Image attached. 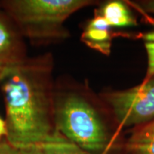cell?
Masks as SVG:
<instances>
[{
  "instance_id": "cell-11",
  "label": "cell",
  "mask_w": 154,
  "mask_h": 154,
  "mask_svg": "<svg viewBox=\"0 0 154 154\" xmlns=\"http://www.w3.org/2000/svg\"><path fill=\"white\" fill-rule=\"evenodd\" d=\"M0 154H19V149L11 146L5 139L0 143Z\"/></svg>"
},
{
  "instance_id": "cell-8",
  "label": "cell",
  "mask_w": 154,
  "mask_h": 154,
  "mask_svg": "<svg viewBox=\"0 0 154 154\" xmlns=\"http://www.w3.org/2000/svg\"><path fill=\"white\" fill-rule=\"evenodd\" d=\"M104 18L111 27H128L138 25L126 4L122 1H109L96 11Z\"/></svg>"
},
{
  "instance_id": "cell-5",
  "label": "cell",
  "mask_w": 154,
  "mask_h": 154,
  "mask_svg": "<svg viewBox=\"0 0 154 154\" xmlns=\"http://www.w3.org/2000/svg\"><path fill=\"white\" fill-rule=\"evenodd\" d=\"M27 57L24 37L0 7V72L7 67L22 62Z\"/></svg>"
},
{
  "instance_id": "cell-14",
  "label": "cell",
  "mask_w": 154,
  "mask_h": 154,
  "mask_svg": "<svg viewBox=\"0 0 154 154\" xmlns=\"http://www.w3.org/2000/svg\"><path fill=\"white\" fill-rule=\"evenodd\" d=\"M7 136V124L5 120L0 117V143L2 141L3 138H6Z\"/></svg>"
},
{
  "instance_id": "cell-3",
  "label": "cell",
  "mask_w": 154,
  "mask_h": 154,
  "mask_svg": "<svg viewBox=\"0 0 154 154\" xmlns=\"http://www.w3.org/2000/svg\"><path fill=\"white\" fill-rule=\"evenodd\" d=\"M96 4L92 0H2L0 7L24 38L33 45L47 46L68 38L66 19L79 9Z\"/></svg>"
},
{
  "instance_id": "cell-13",
  "label": "cell",
  "mask_w": 154,
  "mask_h": 154,
  "mask_svg": "<svg viewBox=\"0 0 154 154\" xmlns=\"http://www.w3.org/2000/svg\"><path fill=\"white\" fill-rule=\"evenodd\" d=\"M138 5L144 11L154 14V0H145L140 1Z\"/></svg>"
},
{
  "instance_id": "cell-12",
  "label": "cell",
  "mask_w": 154,
  "mask_h": 154,
  "mask_svg": "<svg viewBox=\"0 0 154 154\" xmlns=\"http://www.w3.org/2000/svg\"><path fill=\"white\" fill-rule=\"evenodd\" d=\"M19 154H44L41 145H32L19 149Z\"/></svg>"
},
{
  "instance_id": "cell-10",
  "label": "cell",
  "mask_w": 154,
  "mask_h": 154,
  "mask_svg": "<svg viewBox=\"0 0 154 154\" xmlns=\"http://www.w3.org/2000/svg\"><path fill=\"white\" fill-rule=\"evenodd\" d=\"M145 48L148 57V69L143 80H147L154 75V43L146 42Z\"/></svg>"
},
{
  "instance_id": "cell-7",
  "label": "cell",
  "mask_w": 154,
  "mask_h": 154,
  "mask_svg": "<svg viewBox=\"0 0 154 154\" xmlns=\"http://www.w3.org/2000/svg\"><path fill=\"white\" fill-rule=\"evenodd\" d=\"M124 149L128 154H154V119L134 128Z\"/></svg>"
},
{
  "instance_id": "cell-15",
  "label": "cell",
  "mask_w": 154,
  "mask_h": 154,
  "mask_svg": "<svg viewBox=\"0 0 154 154\" xmlns=\"http://www.w3.org/2000/svg\"><path fill=\"white\" fill-rule=\"evenodd\" d=\"M143 39H145L146 42L149 43H154V32L146 33L143 36Z\"/></svg>"
},
{
  "instance_id": "cell-1",
  "label": "cell",
  "mask_w": 154,
  "mask_h": 154,
  "mask_svg": "<svg viewBox=\"0 0 154 154\" xmlns=\"http://www.w3.org/2000/svg\"><path fill=\"white\" fill-rule=\"evenodd\" d=\"M54 66L52 54L46 52L0 72L7 128L5 139L17 149L41 145L55 132Z\"/></svg>"
},
{
  "instance_id": "cell-9",
  "label": "cell",
  "mask_w": 154,
  "mask_h": 154,
  "mask_svg": "<svg viewBox=\"0 0 154 154\" xmlns=\"http://www.w3.org/2000/svg\"><path fill=\"white\" fill-rule=\"evenodd\" d=\"M41 146L44 154H92L70 141L57 130Z\"/></svg>"
},
{
  "instance_id": "cell-4",
  "label": "cell",
  "mask_w": 154,
  "mask_h": 154,
  "mask_svg": "<svg viewBox=\"0 0 154 154\" xmlns=\"http://www.w3.org/2000/svg\"><path fill=\"white\" fill-rule=\"evenodd\" d=\"M99 96L120 126L134 128L154 119V75L134 87Z\"/></svg>"
},
{
  "instance_id": "cell-6",
  "label": "cell",
  "mask_w": 154,
  "mask_h": 154,
  "mask_svg": "<svg viewBox=\"0 0 154 154\" xmlns=\"http://www.w3.org/2000/svg\"><path fill=\"white\" fill-rule=\"evenodd\" d=\"M112 38L111 26L96 11L94 18L86 24L81 36V41L103 54L109 55Z\"/></svg>"
},
{
  "instance_id": "cell-2",
  "label": "cell",
  "mask_w": 154,
  "mask_h": 154,
  "mask_svg": "<svg viewBox=\"0 0 154 154\" xmlns=\"http://www.w3.org/2000/svg\"><path fill=\"white\" fill-rule=\"evenodd\" d=\"M56 130L92 154H109L116 149L110 109L87 82L59 78L54 87Z\"/></svg>"
}]
</instances>
